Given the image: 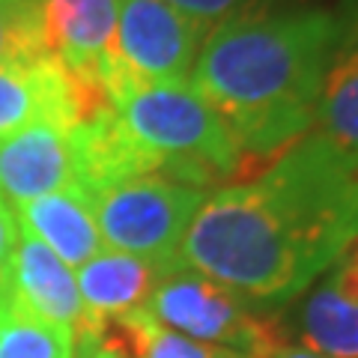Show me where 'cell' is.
Returning <instances> with one entry per match:
<instances>
[{
    "instance_id": "cell-1",
    "label": "cell",
    "mask_w": 358,
    "mask_h": 358,
    "mask_svg": "<svg viewBox=\"0 0 358 358\" xmlns=\"http://www.w3.org/2000/svg\"><path fill=\"white\" fill-rule=\"evenodd\" d=\"M358 239V164L308 131L260 173L209 192L179 266L251 305H287Z\"/></svg>"
},
{
    "instance_id": "cell-2",
    "label": "cell",
    "mask_w": 358,
    "mask_h": 358,
    "mask_svg": "<svg viewBox=\"0 0 358 358\" xmlns=\"http://www.w3.org/2000/svg\"><path fill=\"white\" fill-rule=\"evenodd\" d=\"M338 45V13L281 6L215 24L188 75L260 171L313 129Z\"/></svg>"
},
{
    "instance_id": "cell-3",
    "label": "cell",
    "mask_w": 358,
    "mask_h": 358,
    "mask_svg": "<svg viewBox=\"0 0 358 358\" xmlns=\"http://www.w3.org/2000/svg\"><path fill=\"white\" fill-rule=\"evenodd\" d=\"M105 90L120 126L162 164L164 176L206 192L212 182H236L245 176L233 134L188 81H141L114 60Z\"/></svg>"
},
{
    "instance_id": "cell-4",
    "label": "cell",
    "mask_w": 358,
    "mask_h": 358,
    "mask_svg": "<svg viewBox=\"0 0 358 358\" xmlns=\"http://www.w3.org/2000/svg\"><path fill=\"white\" fill-rule=\"evenodd\" d=\"M90 197L108 248L171 268L179 266V245L209 192L171 176H134Z\"/></svg>"
},
{
    "instance_id": "cell-5",
    "label": "cell",
    "mask_w": 358,
    "mask_h": 358,
    "mask_svg": "<svg viewBox=\"0 0 358 358\" xmlns=\"http://www.w3.org/2000/svg\"><path fill=\"white\" fill-rule=\"evenodd\" d=\"M143 310L185 338L242 358H266L284 343L281 329L257 313L248 299L188 266L167 268Z\"/></svg>"
},
{
    "instance_id": "cell-6",
    "label": "cell",
    "mask_w": 358,
    "mask_h": 358,
    "mask_svg": "<svg viewBox=\"0 0 358 358\" xmlns=\"http://www.w3.org/2000/svg\"><path fill=\"white\" fill-rule=\"evenodd\" d=\"M206 33L167 0H117L114 60L141 81H188Z\"/></svg>"
},
{
    "instance_id": "cell-7",
    "label": "cell",
    "mask_w": 358,
    "mask_h": 358,
    "mask_svg": "<svg viewBox=\"0 0 358 358\" xmlns=\"http://www.w3.org/2000/svg\"><path fill=\"white\" fill-rule=\"evenodd\" d=\"M66 188H81L72 129L33 122L0 138V200L6 206L18 209Z\"/></svg>"
},
{
    "instance_id": "cell-8",
    "label": "cell",
    "mask_w": 358,
    "mask_h": 358,
    "mask_svg": "<svg viewBox=\"0 0 358 358\" xmlns=\"http://www.w3.org/2000/svg\"><path fill=\"white\" fill-rule=\"evenodd\" d=\"M9 299L33 317L69 329L75 343L102 338L84 310L75 268L66 266L51 248H45L36 236L21 230L9 268Z\"/></svg>"
},
{
    "instance_id": "cell-9",
    "label": "cell",
    "mask_w": 358,
    "mask_h": 358,
    "mask_svg": "<svg viewBox=\"0 0 358 358\" xmlns=\"http://www.w3.org/2000/svg\"><path fill=\"white\" fill-rule=\"evenodd\" d=\"M117 0H42V39L72 78L105 84L114 66Z\"/></svg>"
},
{
    "instance_id": "cell-10",
    "label": "cell",
    "mask_w": 358,
    "mask_h": 358,
    "mask_svg": "<svg viewBox=\"0 0 358 358\" xmlns=\"http://www.w3.org/2000/svg\"><path fill=\"white\" fill-rule=\"evenodd\" d=\"M299 346L326 358H358V239L305 289Z\"/></svg>"
},
{
    "instance_id": "cell-11",
    "label": "cell",
    "mask_w": 358,
    "mask_h": 358,
    "mask_svg": "<svg viewBox=\"0 0 358 358\" xmlns=\"http://www.w3.org/2000/svg\"><path fill=\"white\" fill-rule=\"evenodd\" d=\"M33 122L78 126L72 75L54 57L24 66H0V138Z\"/></svg>"
},
{
    "instance_id": "cell-12",
    "label": "cell",
    "mask_w": 358,
    "mask_h": 358,
    "mask_svg": "<svg viewBox=\"0 0 358 358\" xmlns=\"http://www.w3.org/2000/svg\"><path fill=\"white\" fill-rule=\"evenodd\" d=\"M164 272L167 266L162 263H152L147 257L122 254L114 248H102L93 260L78 266V293H81L84 310L90 322L99 329V334H102L108 320L147 308L152 289L162 281Z\"/></svg>"
},
{
    "instance_id": "cell-13",
    "label": "cell",
    "mask_w": 358,
    "mask_h": 358,
    "mask_svg": "<svg viewBox=\"0 0 358 358\" xmlns=\"http://www.w3.org/2000/svg\"><path fill=\"white\" fill-rule=\"evenodd\" d=\"M310 131L358 164V0H343L338 9V45Z\"/></svg>"
},
{
    "instance_id": "cell-14",
    "label": "cell",
    "mask_w": 358,
    "mask_h": 358,
    "mask_svg": "<svg viewBox=\"0 0 358 358\" xmlns=\"http://www.w3.org/2000/svg\"><path fill=\"white\" fill-rule=\"evenodd\" d=\"M15 221L21 233L36 236L69 268L93 260L105 245L96 227L93 197L84 188H66V192L30 200L15 209Z\"/></svg>"
},
{
    "instance_id": "cell-15",
    "label": "cell",
    "mask_w": 358,
    "mask_h": 358,
    "mask_svg": "<svg viewBox=\"0 0 358 358\" xmlns=\"http://www.w3.org/2000/svg\"><path fill=\"white\" fill-rule=\"evenodd\" d=\"M99 343L120 358H242L236 352L192 341L185 334L162 326L143 308L108 320Z\"/></svg>"
},
{
    "instance_id": "cell-16",
    "label": "cell",
    "mask_w": 358,
    "mask_h": 358,
    "mask_svg": "<svg viewBox=\"0 0 358 358\" xmlns=\"http://www.w3.org/2000/svg\"><path fill=\"white\" fill-rule=\"evenodd\" d=\"M0 358H75V334L9 299L0 305Z\"/></svg>"
},
{
    "instance_id": "cell-17",
    "label": "cell",
    "mask_w": 358,
    "mask_h": 358,
    "mask_svg": "<svg viewBox=\"0 0 358 358\" xmlns=\"http://www.w3.org/2000/svg\"><path fill=\"white\" fill-rule=\"evenodd\" d=\"M42 0H0V66L45 60Z\"/></svg>"
},
{
    "instance_id": "cell-18",
    "label": "cell",
    "mask_w": 358,
    "mask_h": 358,
    "mask_svg": "<svg viewBox=\"0 0 358 358\" xmlns=\"http://www.w3.org/2000/svg\"><path fill=\"white\" fill-rule=\"evenodd\" d=\"M167 3L212 30L215 24H221V21H230V18H239V15L281 9L284 0H167Z\"/></svg>"
},
{
    "instance_id": "cell-19",
    "label": "cell",
    "mask_w": 358,
    "mask_h": 358,
    "mask_svg": "<svg viewBox=\"0 0 358 358\" xmlns=\"http://www.w3.org/2000/svg\"><path fill=\"white\" fill-rule=\"evenodd\" d=\"M18 245V221L3 200H0V305L9 301V268Z\"/></svg>"
},
{
    "instance_id": "cell-20",
    "label": "cell",
    "mask_w": 358,
    "mask_h": 358,
    "mask_svg": "<svg viewBox=\"0 0 358 358\" xmlns=\"http://www.w3.org/2000/svg\"><path fill=\"white\" fill-rule=\"evenodd\" d=\"M75 358H120V355L105 350L99 341H81V343H75Z\"/></svg>"
},
{
    "instance_id": "cell-21",
    "label": "cell",
    "mask_w": 358,
    "mask_h": 358,
    "mask_svg": "<svg viewBox=\"0 0 358 358\" xmlns=\"http://www.w3.org/2000/svg\"><path fill=\"white\" fill-rule=\"evenodd\" d=\"M266 358H326V355H317V352L305 350V346H289V343H281V346H275V350L268 352Z\"/></svg>"
}]
</instances>
